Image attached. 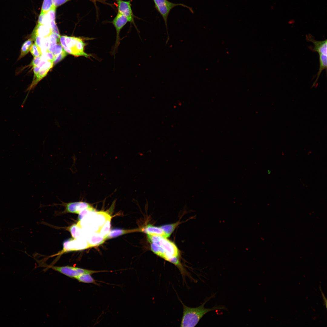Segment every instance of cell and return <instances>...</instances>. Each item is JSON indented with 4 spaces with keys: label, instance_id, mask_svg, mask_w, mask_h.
I'll return each instance as SVG.
<instances>
[{
    "label": "cell",
    "instance_id": "obj_2",
    "mask_svg": "<svg viewBox=\"0 0 327 327\" xmlns=\"http://www.w3.org/2000/svg\"><path fill=\"white\" fill-rule=\"evenodd\" d=\"M147 236L150 243L157 245L164 250L168 256L167 261L176 266L183 276L187 275V272L180 260L179 251L173 243L167 238L160 236L147 234Z\"/></svg>",
    "mask_w": 327,
    "mask_h": 327
},
{
    "label": "cell",
    "instance_id": "obj_13",
    "mask_svg": "<svg viewBox=\"0 0 327 327\" xmlns=\"http://www.w3.org/2000/svg\"><path fill=\"white\" fill-rule=\"evenodd\" d=\"M140 232L145 233L147 234L167 238L164 232L160 226L157 227L151 224L147 225L144 227L140 228Z\"/></svg>",
    "mask_w": 327,
    "mask_h": 327
},
{
    "label": "cell",
    "instance_id": "obj_15",
    "mask_svg": "<svg viewBox=\"0 0 327 327\" xmlns=\"http://www.w3.org/2000/svg\"><path fill=\"white\" fill-rule=\"evenodd\" d=\"M48 37H43L35 36L31 38L35 41V43L38 47L42 54L48 51L49 44Z\"/></svg>",
    "mask_w": 327,
    "mask_h": 327
},
{
    "label": "cell",
    "instance_id": "obj_7",
    "mask_svg": "<svg viewBox=\"0 0 327 327\" xmlns=\"http://www.w3.org/2000/svg\"><path fill=\"white\" fill-rule=\"evenodd\" d=\"M129 22L128 18L124 15L118 12L111 23L114 25L116 32V40L114 46L111 51V54L114 56L117 53L118 47L120 43L121 39L120 37V32L123 28Z\"/></svg>",
    "mask_w": 327,
    "mask_h": 327
},
{
    "label": "cell",
    "instance_id": "obj_25",
    "mask_svg": "<svg viewBox=\"0 0 327 327\" xmlns=\"http://www.w3.org/2000/svg\"><path fill=\"white\" fill-rule=\"evenodd\" d=\"M54 7L52 0H44L40 14L47 13Z\"/></svg>",
    "mask_w": 327,
    "mask_h": 327
},
{
    "label": "cell",
    "instance_id": "obj_32",
    "mask_svg": "<svg viewBox=\"0 0 327 327\" xmlns=\"http://www.w3.org/2000/svg\"><path fill=\"white\" fill-rule=\"evenodd\" d=\"M295 22V20L292 19L289 21L288 22V23L289 24H292L294 23Z\"/></svg>",
    "mask_w": 327,
    "mask_h": 327
},
{
    "label": "cell",
    "instance_id": "obj_31",
    "mask_svg": "<svg viewBox=\"0 0 327 327\" xmlns=\"http://www.w3.org/2000/svg\"><path fill=\"white\" fill-rule=\"evenodd\" d=\"M320 290L321 292V294L322 295V297H323V299H324L325 305V306L326 308H327V300H326V299L325 296H324V294H323V292H322V291L320 287Z\"/></svg>",
    "mask_w": 327,
    "mask_h": 327
},
{
    "label": "cell",
    "instance_id": "obj_6",
    "mask_svg": "<svg viewBox=\"0 0 327 327\" xmlns=\"http://www.w3.org/2000/svg\"><path fill=\"white\" fill-rule=\"evenodd\" d=\"M153 0L156 8L162 16L165 23L168 35V37L166 42V45L167 44L169 40V37L167 30V20L168 15L170 11L173 8L177 6L181 5L183 7H187L189 8L183 4L180 3L176 4L173 3L167 0Z\"/></svg>",
    "mask_w": 327,
    "mask_h": 327
},
{
    "label": "cell",
    "instance_id": "obj_30",
    "mask_svg": "<svg viewBox=\"0 0 327 327\" xmlns=\"http://www.w3.org/2000/svg\"><path fill=\"white\" fill-rule=\"evenodd\" d=\"M41 60L40 57H38L34 58L30 64V65L33 67L36 65Z\"/></svg>",
    "mask_w": 327,
    "mask_h": 327
},
{
    "label": "cell",
    "instance_id": "obj_4",
    "mask_svg": "<svg viewBox=\"0 0 327 327\" xmlns=\"http://www.w3.org/2000/svg\"><path fill=\"white\" fill-rule=\"evenodd\" d=\"M53 61L41 60L36 65L33 67L34 77L32 83L26 89L28 91L23 103H24L30 91L33 89L38 83L47 74L49 70L53 67Z\"/></svg>",
    "mask_w": 327,
    "mask_h": 327
},
{
    "label": "cell",
    "instance_id": "obj_21",
    "mask_svg": "<svg viewBox=\"0 0 327 327\" xmlns=\"http://www.w3.org/2000/svg\"><path fill=\"white\" fill-rule=\"evenodd\" d=\"M150 249L155 254L167 261L168 256L160 246L154 243H150Z\"/></svg>",
    "mask_w": 327,
    "mask_h": 327
},
{
    "label": "cell",
    "instance_id": "obj_11",
    "mask_svg": "<svg viewBox=\"0 0 327 327\" xmlns=\"http://www.w3.org/2000/svg\"><path fill=\"white\" fill-rule=\"evenodd\" d=\"M65 206L67 212L77 214L83 210L92 207L89 203L81 201L66 203Z\"/></svg>",
    "mask_w": 327,
    "mask_h": 327
},
{
    "label": "cell",
    "instance_id": "obj_12",
    "mask_svg": "<svg viewBox=\"0 0 327 327\" xmlns=\"http://www.w3.org/2000/svg\"><path fill=\"white\" fill-rule=\"evenodd\" d=\"M90 247L97 246L102 244L106 240L98 232L90 233L85 237Z\"/></svg>",
    "mask_w": 327,
    "mask_h": 327
},
{
    "label": "cell",
    "instance_id": "obj_29",
    "mask_svg": "<svg viewBox=\"0 0 327 327\" xmlns=\"http://www.w3.org/2000/svg\"><path fill=\"white\" fill-rule=\"evenodd\" d=\"M71 0H52L54 6L56 8Z\"/></svg>",
    "mask_w": 327,
    "mask_h": 327
},
{
    "label": "cell",
    "instance_id": "obj_23",
    "mask_svg": "<svg viewBox=\"0 0 327 327\" xmlns=\"http://www.w3.org/2000/svg\"><path fill=\"white\" fill-rule=\"evenodd\" d=\"M111 219V217L108 219L98 231L100 234L106 239L110 231Z\"/></svg>",
    "mask_w": 327,
    "mask_h": 327
},
{
    "label": "cell",
    "instance_id": "obj_8",
    "mask_svg": "<svg viewBox=\"0 0 327 327\" xmlns=\"http://www.w3.org/2000/svg\"><path fill=\"white\" fill-rule=\"evenodd\" d=\"M89 247L88 242L84 238L70 239L64 243L63 249L61 253L82 250Z\"/></svg>",
    "mask_w": 327,
    "mask_h": 327
},
{
    "label": "cell",
    "instance_id": "obj_19",
    "mask_svg": "<svg viewBox=\"0 0 327 327\" xmlns=\"http://www.w3.org/2000/svg\"><path fill=\"white\" fill-rule=\"evenodd\" d=\"M89 274H83L77 277L75 279L79 282L87 283H92L94 285L100 286V284L97 282L99 281L95 279Z\"/></svg>",
    "mask_w": 327,
    "mask_h": 327
},
{
    "label": "cell",
    "instance_id": "obj_26",
    "mask_svg": "<svg viewBox=\"0 0 327 327\" xmlns=\"http://www.w3.org/2000/svg\"><path fill=\"white\" fill-rule=\"evenodd\" d=\"M30 51L34 58L40 57L42 54L39 48L35 43L33 44Z\"/></svg>",
    "mask_w": 327,
    "mask_h": 327
},
{
    "label": "cell",
    "instance_id": "obj_27",
    "mask_svg": "<svg viewBox=\"0 0 327 327\" xmlns=\"http://www.w3.org/2000/svg\"><path fill=\"white\" fill-rule=\"evenodd\" d=\"M40 57L41 60L53 61L54 56L51 52L49 51L42 54Z\"/></svg>",
    "mask_w": 327,
    "mask_h": 327
},
{
    "label": "cell",
    "instance_id": "obj_18",
    "mask_svg": "<svg viewBox=\"0 0 327 327\" xmlns=\"http://www.w3.org/2000/svg\"><path fill=\"white\" fill-rule=\"evenodd\" d=\"M137 232H140V228L129 230L119 228L113 229L110 230L106 239L107 240L127 233Z\"/></svg>",
    "mask_w": 327,
    "mask_h": 327
},
{
    "label": "cell",
    "instance_id": "obj_1",
    "mask_svg": "<svg viewBox=\"0 0 327 327\" xmlns=\"http://www.w3.org/2000/svg\"><path fill=\"white\" fill-rule=\"evenodd\" d=\"M215 294L208 298L201 305L198 307H188L182 303L183 307V315L180 326L182 327H193L197 325L202 317L207 313L214 310L223 309L226 308L222 305H215L211 308H206L204 305L210 299L214 296Z\"/></svg>",
    "mask_w": 327,
    "mask_h": 327
},
{
    "label": "cell",
    "instance_id": "obj_5",
    "mask_svg": "<svg viewBox=\"0 0 327 327\" xmlns=\"http://www.w3.org/2000/svg\"><path fill=\"white\" fill-rule=\"evenodd\" d=\"M54 270L59 272L69 277L75 279L78 276L83 274L91 275L101 272H109L108 270H94L70 266H52L51 267Z\"/></svg>",
    "mask_w": 327,
    "mask_h": 327
},
{
    "label": "cell",
    "instance_id": "obj_10",
    "mask_svg": "<svg viewBox=\"0 0 327 327\" xmlns=\"http://www.w3.org/2000/svg\"><path fill=\"white\" fill-rule=\"evenodd\" d=\"M117 5L118 12L127 17L129 22H134V16L130 1L116 0Z\"/></svg>",
    "mask_w": 327,
    "mask_h": 327
},
{
    "label": "cell",
    "instance_id": "obj_16",
    "mask_svg": "<svg viewBox=\"0 0 327 327\" xmlns=\"http://www.w3.org/2000/svg\"><path fill=\"white\" fill-rule=\"evenodd\" d=\"M319 70L314 78L316 79L313 84L311 88L315 87L320 77L322 72L324 70L326 71L327 67V55L323 54H319Z\"/></svg>",
    "mask_w": 327,
    "mask_h": 327
},
{
    "label": "cell",
    "instance_id": "obj_22",
    "mask_svg": "<svg viewBox=\"0 0 327 327\" xmlns=\"http://www.w3.org/2000/svg\"><path fill=\"white\" fill-rule=\"evenodd\" d=\"M180 223L179 222L176 223L165 225L160 226L165 233L167 237H169L175 228Z\"/></svg>",
    "mask_w": 327,
    "mask_h": 327
},
{
    "label": "cell",
    "instance_id": "obj_33",
    "mask_svg": "<svg viewBox=\"0 0 327 327\" xmlns=\"http://www.w3.org/2000/svg\"><path fill=\"white\" fill-rule=\"evenodd\" d=\"M271 9H274V6L272 5L271 6Z\"/></svg>",
    "mask_w": 327,
    "mask_h": 327
},
{
    "label": "cell",
    "instance_id": "obj_28",
    "mask_svg": "<svg viewBox=\"0 0 327 327\" xmlns=\"http://www.w3.org/2000/svg\"><path fill=\"white\" fill-rule=\"evenodd\" d=\"M67 53L64 50L61 54L54 57V64H56L62 60L67 55Z\"/></svg>",
    "mask_w": 327,
    "mask_h": 327
},
{
    "label": "cell",
    "instance_id": "obj_3",
    "mask_svg": "<svg viewBox=\"0 0 327 327\" xmlns=\"http://www.w3.org/2000/svg\"><path fill=\"white\" fill-rule=\"evenodd\" d=\"M59 40L63 48L67 53L75 56H83L87 58L92 56L85 52L86 44L82 38L62 36H60Z\"/></svg>",
    "mask_w": 327,
    "mask_h": 327
},
{
    "label": "cell",
    "instance_id": "obj_20",
    "mask_svg": "<svg viewBox=\"0 0 327 327\" xmlns=\"http://www.w3.org/2000/svg\"><path fill=\"white\" fill-rule=\"evenodd\" d=\"M33 40L32 38L28 39L22 44L21 47L20 54L18 60L25 56L30 51L33 45Z\"/></svg>",
    "mask_w": 327,
    "mask_h": 327
},
{
    "label": "cell",
    "instance_id": "obj_17",
    "mask_svg": "<svg viewBox=\"0 0 327 327\" xmlns=\"http://www.w3.org/2000/svg\"><path fill=\"white\" fill-rule=\"evenodd\" d=\"M94 217L95 223L96 226L99 227V230L107 220L111 217L106 212L102 211L95 212Z\"/></svg>",
    "mask_w": 327,
    "mask_h": 327
},
{
    "label": "cell",
    "instance_id": "obj_9",
    "mask_svg": "<svg viewBox=\"0 0 327 327\" xmlns=\"http://www.w3.org/2000/svg\"><path fill=\"white\" fill-rule=\"evenodd\" d=\"M306 40L307 41L313 43V45L308 46L309 48L312 52H315L318 54H321L327 55V41L326 39L323 41L315 39V37L311 34L306 35Z\"/></svg>",
    "mask_w": 327,
    "mask_h": 327
},
{
    "label": "cell",
    "instance_id": "obj_24",
    "mask_svg": "<svg viewBox=\"0 0 327 327\" xmlns=\"http://www.w3.org/2000/svg\"><path fill=\"white\" fill-rule=\"evenodd\" d=\"M48 51L51 52L52 50L57 44L59 42V39H58L55 35L51 33L48 37Z\"/></svg>",
    "mask_w": 327,
    "mask_h": 327
},
{
    "label": "cell",
    "instance_id": "obj_14",
    "mask_svg": "<svg viewBox=\"0 0 327 327\" xmlns=\"http://www.w3.org/2000/svg\"><path fill=\"white\" fill-rule=\"evenodd\" d=\"M50 27L45 25H39L36 26L31 34V37L38 36L40 37H47L51 33Z\"/></svg>",
    "mask_w": 327,
    "mask_h": 327
}]
</instances>
